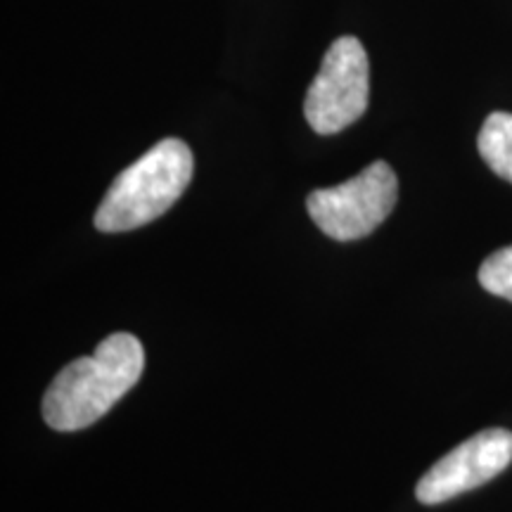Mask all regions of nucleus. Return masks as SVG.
I'll return each mask as SVG.
<instances>
[{
	"instance_id": "1",
	"label": "nucleus",
	"mask_w": 512,
	"mask_h": 512,
	"mask_svg": "<svg viewBox=\"0 0 512 512\" xmlns=\"http://www.w3.org/2000/svg\"><path fill=\"white\" fill-rule=\"evenodd\" d=\"M145 370L143 344L131 332H114L91 356L76 358L55 375L43 396V418L57 432H79L98 422Z\"/></svg>"
},
{
	"instance_id": "2",
	"label": "nucleus",
	"mask_w": 512,
	"mask_h": 512,
	"mask_svg": "<svg viewBox=\"0 0 512 512\" xmlns=\"http://www.w3.org/2000/svg\"><path fill=\"white\" fill-rule=\"evenodd\" d=\"M192 152L178 138H164L114 178L95 211L100 233H126L159 219L188 188Z\"/></svg>"
},
{
	"instance_id": "3",
	"label": "nucleus",
	"mask_w": 512,
	"mask_h": 512,
	"mask_svg": "<svg viewBox=\"0 0 512 512\" xmlns=\"http://www.w3.org/2000/svg\"><path fill=\"white\" fill-rule=\"evenodd\" d=\"M399 197V181L387 162H373L335 188L313 190L306 209L313 223L337 242L361 240L389 219Z\"/></svg>"
},
{
	"instance_id": "4",
	"label": "nucleus",
	"mask_w": 512,
	"mask_h": 512,
	"mask_svg": "<svg viewBox=\"0 0 512 512\" xmlns=\"http://www.w3.org/2000/svg\"><path fill=\"white\" fill-rule=\"evenodd\" d=\"M368 102L370 64L366 48L356 36L337 38L306 93V121L320 136H332L361 119Z\"/></svg>"
},
{
	"instance_id": "5",
	"label": "nucleus",
	"mask_w": 512,
	"mask_h": 512,
	"mask_svg": "<svg viewBox=\"0 0 512 512\" xmlns=\"http://www.w3.org/2000/svg\"><path fill=\"white\" fill-rule=\"evenodd\" d=\"M512 463V432L503 427L484 430L465 439L437 460L415 486L422 505H439L465 491L484 486Z\"/></svg>"
},
{
	"instance_id": "6",
	"label": "nucleus",
	"mask_w": 512,
	"mask_h": 512,
	"mask_svg": "<svg viewBox=\"0 0 512 512\" xmlns=\"http://www.w3.org/2000/svg\"><path fill=\"white\" fill-rule=\"evenodd\" d=\"M477 147L489 169L503 181L512 183V114H489L482 131H479Z\"/></svg>"
},
{
	"instance_id": "7",
	"label": "nucleus",
	"mask_w": 512,
	"mask_h": 512,
	"mask_svg": "<svg viewBox=\"0 0 512 512\" xmlns=\"http://www.w3.org/2000/svg\"><path fill=\"white\" fill-rule=\"evenodd\" d=\"M479 285L489 294L512 302V247L498 249L479 268Z\"/></svg>"
}]
</instances>
